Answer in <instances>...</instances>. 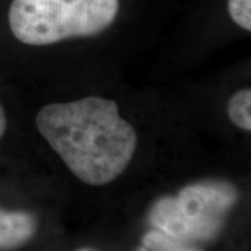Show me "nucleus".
Here are the masks:
<instances>
[{
  "instance_id": "obj_1",
  "label": "nucleus",
  "mask_w": 251,
  "mask_h": 251,
  "mask_svg": "<svg viewBox=\"0 0 251 251\" xmlns=\"http://www.w3.org/2000/svg\"><path fill=\"white\" fill-rule=\"evenodd\" d=\"M35 123L73 175L90 186L116 180L137 150L134 127L112 99L87 97L49 103L36 113Z\"/></svg>"
},
{
  "instance_id": "obj_2",
  "label": "nucleus",
  "mask_w": 251,
  "mask_h": 251,
  "mask_svg": "<svg viewBox=\"0 0 251 251\" xmlns=\"http://www.w3.org/2000/svg\"><path fill=\"white\" fill-rule=\"evenodd\" d=\"M120 0H11L9 27L20 42L53 45L98 35L116 20Z\"/></svg>"
},
{
  "instance_id": "obj_3",
  "label": "nucleus",
  "mask_w": 251,
  "mask_h": 251,
  "mask_svg": "<svg viewBox=\"0 0 251 251\" xmlns=\"http://www.w3.org/2000/svg\"><path fill=\"white\" fill-rule=\"evenodd\" d=\"M237 201V190L224 180L188 184L176 196L159 198L150 211L156 230L184 243L208 242L221 232Z\"/></svg>"
},
{
  "instance_id": "obj_4",
  "label": "nucleus",
  "mask_w": 251,
  "mask_h": 251,
  "mask_svg": "<svg viewBox=\"0 0 251 251\" xmlns=\"http://www.w3.org/2000/svg\"><path fill=\"white\" fill-rule=\"evenodd\" d=\"M36 232L35 216L25 211L0 208V251H11L28 243Z\"/></svg>"
},
{
  "instance_id": "obj_5",
  "label": "nucleus",
  "mask_w": 251,
  "mask_h": 251,
  "mask_svg": "<svg viewBox=\"0 0 251 251\" xmlns=\"http://www.w3.org/2000/svg\"><path fill=\"white\" fill-rule=\"evenodd\" d=\"M230 122L244 131L251 130V90L243 88L234 92L227 102Z\"/></svg>"
},
{
  "instance_id": "obj_6",
  "label": "nucleus",
  "mask_w": 251,
  "mask_h": 251,
  "mask_svg": "<svg viewBox=\"0 0 251 251\" xmlns=\"http://www.w3.org/2000/svg\"><path fill=\"white\" fill-rule=\"evenodd\" d=\"M135 251H200L188 243L180 242L159 230H151L144 236L141 246Z\"/></svg>"
},
{
  "instance_id": "obj_7",
  "label": "nucleus",
  "mask_w": 251,
  "mask_h": 251,
  "mask_svg": "<svg viewBox=\"0 0 251 251\" xmlns=\"http://www.w3.org/2000/svg\"><path fill=\"white\" fill-rule=\"evenodd\" d=\"M227 11L239 27L251 31V0H227Z\"/></svg>"
},
{
  "instance_id": "obj_8",
  "label": "nucleus",
  "mask_w": 251,
  "mask_h": 251,
  "mask_svg": "<svg viewBox=\"0 0 251 251\" xmlns=\"http://www.w3.org/2000/svg\"><path fill=\"white\" fill-rule=\"evenodd\" d=\"M6 130H7V115H6V110L0 102V140L3 138Z\"/></svg>"
},
{
  "instance_id": "obj_9",
  "label": "nucleus",
  "mask_w": 251,
  "mask_h": 251,
  "mask_svg": "<svg viewBox=\"0 0 251 251\" xmlns=\"http://www.w3.org/2000/svg\"><path fill=\"white\" fill-rule=\"evenodd\" d=\"M77 251H94V250H91V249H81V250H77Z\"/></svg>"
}]
</instances>
